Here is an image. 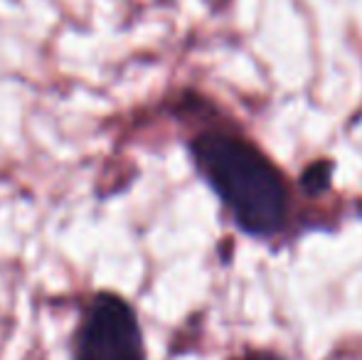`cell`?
Segmentation results:
<instances>
[{
    "label": "cell",
    "instance_id": "6da1fadb",
    "mask_svg": "<svg viewBox=\"0 0 362 360\" xmlns=\"http://www.w3.org/2000/svg\"><path fill=\"white\" fill-rule=\"evenodd\" d=\"M195 168L242 232L274 237L288 222V182L274 161L244 136L202 131L190 141Z\"/></svg>",
    "mask_w": 362,
    "mask_h": 360
},
{
    "label": "cell",
    "instance_id": "7a4b0ae2",
    "mask_svg": "<svg viewBox=\"0 0 362 360\" xmlns=\"http://www.w3.org/2000/svg\"><path fill=\"white\" fill-rule=\"evenodd\" d=\"M76 360H146L141 323L129 301L96 294L86 306L74 338Z\"/></svg>",
    "mask_w": 362,
    "mask_h": 360
},
{
    "label": "cell",
    "instance_id": "3957f363",
    "mask_svg": "<svg viewBox=\"0 0 362 360\" xmlns=\"http://www.w3.org/2000/svg\"><path fill=\"white\" fill-rule=\"evenodd\" d=\"M242 360H281V358H276L274 353H247Z\"/></svg>",
    "mask_w": 362,
    "mask_h": 360
}]
</instances>
